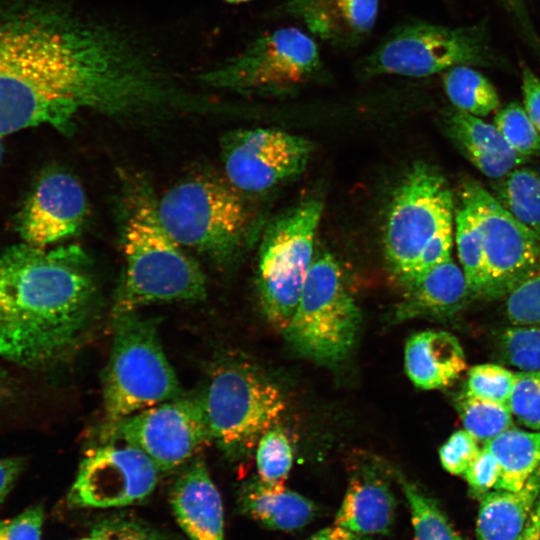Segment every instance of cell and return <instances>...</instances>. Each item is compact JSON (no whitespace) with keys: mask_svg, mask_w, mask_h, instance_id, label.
I'll use <instances>...</instances> for the list:
<instances>
[{"mask_svg":"<svg viewBox=\"0 0 540 540\" xmlns=\"http://www.w3.org/2000/svg\"><path fill=\"white\" fill-rule=\"evenodd\" d=\"M479 450L478 441L469 432L457 430L439 449L441 465L448 473L462 476Z\"/></svg>","mask_w":540,"mask_h":540,"instance_id":"36","label":"cell"},{"mask_svg":"<svg viewBox=\"0 0 540 540\" xmlns=\"http://www.w3.org/2000/svg\"><path fill=\"white\" fill-rule=\"evenodd\" d=\"M445 93L454 108L484 117L499 107V96L492 83L467 65H457L443 75Z\"/></svg>","mask_w":540,"mask_h":540,"instance_id":"27","label":"cell"},{"mask_svg":"<svg viewBox=\"0 0 540 540\" xmlns=\"http://www.w3.org/2000/svg\"><path fill=\"white\" fill-rule=\"evenodd\" d=\"M125 270L113 313L137 311L159 302H196L207 295L201 268L162 226L148 192L129 205L123 229Z\"/></svg>","mask_w":540,"mask_h":540,"instance_id":"3","label":"cell"},{"mask_svg":"<svg viewBox=\"0 0 540 540\" xmlns=\"http://www.w3.org/2000/svg\"><path fill=\"white\" fill-rule=\"evenodd\" d=\"M516 372L498 364L486 363L468 371L465 394L476 398L508 404Z\"/></svg>","mask_w":540,"mask_h":540,"instance_id":"33","label":"cell"},{"mask_svg":"<svg viewBox=\"0 0 540 540\" xmlns=\"http://www.w3.org/2000/svg\"><path fill=\"white\" fill-rule=\"evenodd\" d=\"M508 406L519 423L540 431V370L516 372Z\"/></svg>","mask_w":540,"mask_h":540,"instance_id":"34","label":"cell"},{"mask_svg":"<svg viewBox=\"0 0 540 540\" xmlns=\"http://www.w3.org/2000/svg\"><path fill=\"white\" fill-rule=\"evenodd\" d=\"M315 42L294 27L277 29L255 40L226 62L204 72L206 86L234 91H279L307 82L321 68Z\"/></svg>","mask_w":540,"mask_h":540,"instance_id":"10","label":"cell"},{"mask_svg":"<svg viewBox=\"0 0 540 540\" xmlns=\"http://www.w3.org/2000/svg\"><path fill=\"white\" fill-rule=\"evenodd\" d=\"M405 292L395 312L397 320L446 318L472 299L465 275L452 257L403 284Z\"/></svg>","mask_w":540,"mask_h":540,"instance_id":"17","label":"cell"},{"mask_svg":"<svg viewBox=\"0 0 540 540\" xmlns=\"http://www.w3.org/2000/svg\"><path fill=\"white\" fill-rule=\"evenodd\" d=\"M171 503L191 540H224L220 494L202 459L194 460L175 482Z\"/></svg>","mask_w":540,"mask_h":540,"instance_id":"19","label":"cell"},{"mask_svg":"<svg viewBox=\"0 0 540 540\" xmlns=\"http://www.w3.org/2000/svg\"><path fill=\"white\" fill-rule=\"evenodd\" d=\"M293 448L277 424L268 429L256 445L258 479L267 484L284 485L293 464Z\"/></svg>","mask_w":540,"mask_h":540,"instance_id":"30","label":"cell"},{"mask_svg":"<svg viewBox=\"0 0 540 540\" xmlns=\"http://www.w3.org/2000/svg\"><path fill=\"white\" fill-rule=\"evenodd\" d=\"M87 212L79 181L63 171H50L34 185L17 217L24 243L47 247L76 234Z\"/></svg>","mask_w":540,"mask_h":540,"instance_id":"16","label":"cell"},{"mask_svg":"<svg viewBox=\"0 0 540 540\" xmlns=\"http://www.w3.org/2000/svg\"><path fill=\"white\" fill-rule=\"evenodd\" d=\"M76 246L0 252V357L29 369L67 360L92 324L95 288Z\"/></svg>","mask_w":540,"mask_h":540,"instance_id":"2","label":"cell"},{"mask_svg":"<svg viewBox=\"0 0 540 540\" xmlns=\"http://www.w3.org/2000/svg\"><path fill=\"white\" fill-rule=\"evenodd\" d=\"M111 439L147 455L159 471L175 469L212 440L200 396H180L110 426Z\"/></svg>","mask_w":540,"mask_h":540,"instance_id":"13","label":"cell"},{"mask_svg":"<svg viewBox=\"0 0 540 540\" xmlns=\"http://www.w3.org/2000/svg\"><path fill=\"white\" fill-rule=\"evenodd\" d=\"M405 370L416 387L441 389L467 370V361L454 335L445 331H422L406 342Z\"/></svg>","mask_w":540,"mask_h":540,"instance_id":"21","label":"cell"},{"mask_svg":"<svg viewBox=\"0 0 540 540\" xmlns=\"http://www.w3.org/2000/svg\"><path fill=\"white\" fill-rule=\"evenodd\" d=\"M312 144L299 135L270 128L235 133L225 144L223 162L232 185L241 191L263 192L301 174Z\"/></svg>","mask_w":540,"mask_h":540,"instance_id":"15","label":"cell"},{"mask_svg":"<svg viewBox=\"0 0 540 540\" xmlns=\"http://www.w3.org/2000/svg\"><path fill=\"white\" fill-rule=\"evenodd\" d=\"M455 406L464 429L478 442L487 443L514 427L508 404L476 398L463 392L456 399Z\"/></svg>","mask_w":540,"mask_h":540,"instance_id":"29","label":"cell"},{"mask_svg":"<svg viewBox=\"0 0 540 540\" xmlns=\"http://www.w3.org/2000/svg\"><path fill=\"white\" fill-rule=\"evenodd\" d=\"M455 202L444 175L418 162L406 173L389 203L383 249L403 284L451 257Z\"/></svg>","mask_w":540,"mask_h":540,"instance_id":"4","label":"cell"},{"mask_svg":"<svg viewBox=\"0 0 540 540\" xmlns=\"http://www.w3.org/2000/svg\"><path fill=\"white\" fill-rule=\"evenodd\" d=\"M344 23L356 33L364 34L374 26L378 0H334Z\"/></svg>","mask_w":540,"mask_h":540,"instance_id":"39","label":"cell"},{"mask_svg":"<svg viewBox=\"0 0 540 540\" xmlns=\"http://www.w3.org/2000/svg\"><path fill=\"white\" fill-rule=\"evenodd\" d=\"M79 540H101V539L97 531L94 529L90 537L82 538Z\"/></svg>","mask_w":540,"mask_h":540,"instance_id":"46","label":"cell"},{"mask_svg":"<svg viewBox=\"0 0 540 540\" xmlns=\"http://www.w3.org/2000/svg\"><path fill=\"white\" fill-rule=\"evenodd\" d=\"M187 96L127 34L58 0L0 2V137L40 125L68 132L83 110H181Z\"/></svg>","mask_w":540,"mask_h":540,"instance_id":"1","label":"cell"},{"mask_svg":"<svg viewBox=\"0 0 540 540\" xmlns=\"http://www.w3.org/2000/svg\"><path fill=\"white\" fill-rule=\"evenodd\" d=\"M494 125L519 155L527 159L540 155V134L519 103L511 102L500 109L494 117Z\"/></svg>","mask_w":540,"mask_h":540,"instance_id":"32","label":"cell"},{"mask_svg":"<svg viewBox=\"0 0 540 540\" xmlns=\"http://www.w3.org/2000/svg\"><path fill=\"white\" fill-rule=\"evenodd\" d=\"M156 209L178 245L220 262L235 255L249 228V213L240 196L215 180L180 183L163 195Z\"/></svg>","mask_w":540,"mask_h":540,"instance_id":"8","label":"cell"},{"mask_svg":"<svg viewBox=\"0 0 540 540\" xmlns=\"http://www.w3.org/2000/svg\"><path fill=\"white\" fill-rule=\"evenodd\" d=\"M522 91L523 107L540 134V79L526 66L522 69Z\"/></svg>","mask_w":540,"mask_h":540,"instance_id":"41","label":"cell"},{"mask_svg":"<svg viewBox=\"0 0 540 540\" xmlns=\"http://www.w3.org/2000/svg\"><path fill=\"white\" fill-rule=\"evenodd\" d=\"M200 397L212 440L233 457L255 448L286 409L280 388L252 364L235 358L213 364Z\"/></svg>","mask_w":540,"mask_h":540,"instance_id":"6","label":"cell"},{"mask_svg":"<svg viewBox=\"0 0 540 540\" xmlns=\"http://www.w3.org/2000/svg\"><path fill=\"white\" fill-rule=\"evenodd\" d=\"M398 480L409 507L414 540H463L436 500L408 479Z\"/></svg>","mask_w":540,"mask_h":540,"instance_id":"28","label":"cell"},{"mask_svg":"<svg viewBox=\"0 0 540 540\" xmlns=\"http://www.w3.org/2000/svg\"><path fill=\"white\" fill-rule=\"evenodd\" d=\"M360 321L337 259L326 251L315 255L297 308L284 330L288 342L306 358L334 364L351 352Z\"/></svg>","mask_w":540,"mask_h":540,"instance_id":"7","label":"cell"},{"mask_svg":"<svg viewBox=\"0 0 540 540\" xmlns=\"http://www.w3.org/2000/svg\"><path fill=\"white\" fill-rule=\"evenodd\" d=\"M518 540H540V498Z\"/></svg>","mask_w":540,"mask_h":540,"instance_id":"44","label":"cell"},{"mask_svg":"<svg viewBox=\"0 0 540 540\" xmlns=\"http://www.w3.org/2000/svg\"><path fill=\"white\" fill-rule=\"evenodd\" d=\"M230 3H240V2H244V1H247V0H226Z\"/></svg>","mask_w":540,"mask_h":540,"instance_id":"48","label":"cell"},{"mask_svg":"<svg viewBox=\"0 0 540 540\" xmlns=\"http://www.w3.org/2000/svg\"><path fill=\"white\" fill-rule=\"evenodd\" d=\"M458 200L479 231L490 280V299L505 296L540 273V234L511 215L478 181L465 178Z\"/></svg>","mask_w":540,"mask_h":540,"instance_id":"12","label":"cell"},{"mask_svg":"<svg viewBox=\"0 0 540 540\" xmlns=\"http://www.w3.org/2000/svg\"><path fill=\"white\" fill-rule=\"evenodd\" d=\"M180 396V382L161 345L157 320L137 311L114 313L103 381L108 424Z\"/></svg>","mask_w":540,"mask_h":540,"instance_id":"5","label":"cell"},{"mask_svg":"<svg viewBox=\"0 0 540 540\" xmlns=\"http://www.w3.org/2000/svg\"><path fill=\"white\" fill-rule=\"evenodd\" d=\"M396 500L389 482L375 467H363L350 478L334 524L372 537L390 532Z\"/></svg>","mask_w":540,"mask_h":540,"instance_id":"18","label":"cell"},{"mask_svg":"<svg viewBox=\"0 0 540 540\" xmlns=\"http://www.w3.org/2000/svg\"><path fill=\"white\" fill-rule=\"evenodd\" d=\"M540 498V467L519 490L495 489L481 499L477 540H518Z\"/></svg>","mask_w":540,"mask_h":540,"instance_id":"22","label":"cell"},{"mask_svg":"<svg viewBox=\"0 0 540 540\" xmlns=\"http://www.w3.org/2000/svg\"><path fill=\"white\" fill-rule=\"evenodd\" d=\"M15 391V385L11 377L0 368V403L10 400Z\"/></svg>","mask_w":540,"mask_h":540,"instance_id":"45","label":"cell"},{"mask_svg":"<svg viewBox=\"0 0 540 540\" xmlns=\"http://www.w3.org/2000/svg\"><path fill=\"white\" fill-rule=\"evenodd\" d=\"M101 540H160L148 528L133 521H108L95 528Z\"/></svg>","mask_w":540,"mask_h":540,"instance_id":"40","label":"cell"},{"mask_svg":"<svg viewBox=\"0 0 540 540\" xmlns=\"http://www.w3.org/2000/svg\"><path fill=\"white\" fill-rule=\"evenodd\" d=\"M43 509L33 506L21 514L0 520V540H41Z\"/></svg>","mask_w":540,"mask_h":540,"instance_id":"38","label":"cell"},{"mask_svg":"<svg viewBox=\"0 0 540 540\" xmlns=\"http://www.w3.org/2000/svg\"><path fill=\"white\" fill-rule=\"evenodd\" d=\"M158 473L153 461L129 444L95 447L81 461L68 501L77 507L129 505L153 491Z\"/></svg>","mask_w":540,"mask_h":540,"instance_id":"14","label":"cell"},{"mask_svg":"<svg viewBox=\"0 0 540 540\" xmlns=\"http://www.w3.org/2000/svg\"><path fill=\"white\" fill-rule=\"evenodd\" d=\"M490 193L517 220L540 234V171L516 167L495 179Z\"/></svg>","mask_w":540,"mask_h":540,"instance_id":"25","label":"cell"},{"mask_svg":"<svg viewBox=\"0 0 540 540\" xmlns=\"http://www.w3.org/2000/svg\"><path fill=\"white\" fill-rule=\"evenodd\" d=\"M495 456L500 477L496 489H521L540 467V431L510 428L485 443Z\"/></svg>","mask_w":540,"mask_h":540,"instance_id":"24","label":"cell"},{"mask_svg":"<svg viewBox=\"0 0 540 540\" xmlns=\"http://www.w3.org/2000/svg\"><path fill=\"white\" fill-rule=\"evenodd\" d=\"M302 540H376L350 531L339 525H332L321 529Z\"/></svg>","mask_w":540,"mask_h":540,"instance_id":"43","label":"cell"},{"mask_svg":"<svg viewBox=\"0 0 540 540\" xmlns=\"http://www.w3.org/2000/svg\"><path fill=\"white\" fill-rule=\"evenodd\" d=\"M505 296L504 312L511 325H540V273L521 281Z\"/></svg>","mask_w":540,"mask_h":540,"instance_id":"35","label":"cell"},{"mask_svg":"<svg viewBox=\"0 0 540 540\" xmlns=\"http://www.w3.org/2000/svg\"><path fill=\"white\" fill-rule=\"evenodd\" d=\"M444 130L465 158L485 176L498 179L528 159L516 153L494 124L456 108L446 111Z\"/></svg>","mask_w":540,"mask_h":540,"instance_id":"20","label":"cell"},{"mask_svg":"<svg viewBox=\"0 0 540 540\" xmlns=\"http://www.w3.org/2000/svg\"><path fill=\"white\" fill-rule=\"evenodd\" d=\"M25 465L22 457L0 458V506L12 491Z\"/></svg>","mask_w":540,"mask_h":540,"instance_id":"42","label":"cell"},{"mask_svg":"<svg viewBox=\"0 0 540 540\" xmlns=\"http://www.w3.org/2000/svg\"><path fill=\"white\" fill-rule=\"evenodd\" d=\"M2 156H3V147L1 143V137H0V163H1Z\"/></svg>","mask_w":540,"mask_h":540,"instance_id":"47","label":"cell"},{"mask_svg":"<svg viewBox=\"0 0 540 540\" xmlns=\"http://www.w3.org/2000/svg\"><path fill=\"white\" fill-rule=\"evenodd\" d=\"M454 240L472 299L490 298V280L479 231L468 209L454 208Z\"/></svg>","mask_w":540,"mask_h":540,"instance_id":"26","label":"cell"},{"mask_svg":"<svg viewBox=\"0 0 540 540\" xmlns=\"http://www.w3.org/2000/svg\"><path fill=\"white\" fill-rule=\"evenodd\" d=\"M462 476L468 484L470 493L480 500L492 489H496L500 468L495 456L486 445L480 448Z\"/></svg>","mask_w":540,"mask_h":540,"instance_id":"37","label":"cell"},{"mask_svg":"<svg viewBox=\"0 0 540 540\" xmlns=\"http://www.w3.org/2000/svg\"><path fill=\"white\" fill-rule=\"evenodd\" d=\"M243 511L267 528L294 531L308 525L316 516L314 503L284 485L267 484L259 479L247 484L240 496Z\"/></svg>","mask_w":540,"mask_h":540,"instance_id":"23","label":"cell"},{"mask_svg":"<svg viewBox=\"0 0 540 540\" xmlns=\"http://www.w3.org/2000/svg\"><path fill=\"white\" fill-rule=\"evenodd\" d=\"M498 352L521 371L540 370V325H512L497 336Z\"/></svg>","mask_w":540,"mask_h":540,"instance_id":"31","label":"cell"},{"mask_svg":"<svg viewBox=\"0 0 540 540\" xmlns=\"http://www.w3.org/2000/svg\"><path fill=\"white\" fill-rule=\"evenodd\" d=\"M492 62L482 26H405L389 36L365 61L370 75L427 77L466 64Z\"/></svg>","mask_w":540,"mask_h":540,"instance_id":"11","label":"cell"},{"mask_svg":"<svg viewBox=\"0 0 540 540\" xmlns=\"http://www.w3.org/2000/svg\"><path fill=\"white\" fill-rule=\"evenodd\" d=\"M323 204L305 200L277 217L263 237L257 284L264 314L283 331L297 308L314 259V243Z\"/></svg>","mask_w":540,"mask_h":540,"instance_id":"9","label":"cell"}]
</instances>
